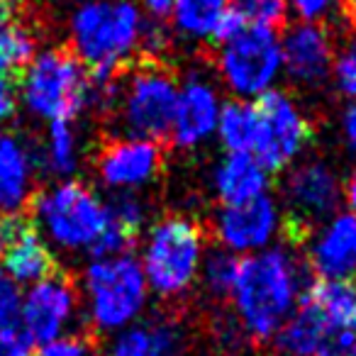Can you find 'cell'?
<instances>
[{
    "label": "cell",
    "mask_w": 356,
    "mask_h": 356,
    "mask_svg": "<svg viewBox=\"0 0 356 356\" xmlns=\"http://www.w3.org/2000/svg\"><path fill=\"white\" fill-rule=\"evenodd\" d=\"M305 286L302 264L286 247H268L239 259L227 298L242 334L254 341H271L298 307Z\"/></svg>",
    "instance_id": "obj_1"
},
{
    "label": "cell",
    "mask_w": 356,
    "mask_h": 356,
    "mask_svg": "<svg viewBox=\"0 0 356 356\" xmlns=\"http://www.w3.org/2000/svg\"><path fill=\"white\" fill-rule=\"evenodd\" d=\"M69 51L95 81H110L142 51L144 15L134 0H79L71 10Z\"/></svg>",
    "instance_id": "obj_2"
},
{
    "label": "cell",
    "mask_w": 356,
    "mask_h": 356,
    "mask_svg": "<svg viewBox=\"0 0 356 356\" xmlns=\"http://www.w3.org/2000/svg\"><path fill=\"white\" fill-rule=\"evenodd\" d=\"M176 95L178 81L171 69L149 59L124 76L95 81V103L113 108L127 137L154 139V142L168 137Z\"/></svg>",
    "instance_id": "obj_3"
},
{
    "label": "cell",
    "mask_w": 356,
    "mask_h": 356,
    "mask_svg": "<svg viewBox=\"0 0 356 356\" xmlns=\"http://www.w3.org/2000/svg\"><path fill=\"white\" fill-rule=\"evenodd\" d=\"M17 100L42 122H74L95 103V81L83 64L61 47L37 51L22 69Z\"/></svg>",
    "instance_id": "obj_4"
},
{
    "label": "cell",
    "mask_w": 356,
    "mask_h": 356,
    "mask_svg": "<svg viewBox=\"0 0 356 356\" xmlns=\"http://www.w3.org/2000/svg\"><path fill=\"white\" fill-rule=\"evenodd\" d=\"M108 222V203L76 178L56 181L32 198V227L61 254H90Z\"/></svg>",
    "instance_id": "obj_5"
},
{
    "label": "cell",
    "mask_w": 356,
    "mask_h": 356,
    "mask_svg": "<svg viewBox=\"0 0 356 356\" xmlns=\"http://www.w3.org/2000/svg\"><path fill=\"white\" fill-rule=\"evenodd\" d=\"M81 298L90 327L100 334H115L142 317L149 302V286L137 259L120 254L86 264Z\"/></svg>",
    "instance_id": "obj_6"
},
{
    "label": "cell",
    "mask_w": 356,
    "mask_h": 356,
    "mask_svg": "<svg viewBox=\"0 0 356 356\" xmlns=\"http://www.w3.org/2000/svg\"><path fill=\"white\" fill-rule=\"evenodd\" d=\"M203 257L205 239L200 225L186 215H166L149 227L139 266L149 291L163 300H176L195 286Z\"/></svg>",
    "instance_id": "obj_7"
},
{
    "label": "cell",
    "mask_w": 356,
    "mask_h": 356,
    "mask_svg": "<svg viewBox=\"0 0 356 356\" xmlns=\"http://www.w3.org/2000/svg\"><path fill=\"white\" fill-rule=\"evenodd\" d=\"M215 69L229 93L237 100L261 98L273 90L283 74L281 40L276 30L242 25L227 40L218 42Z\"/></svg>",
    "instance_id": "obj_8"
},
{
    "label": "cell",
    "mask_w": 356,
    "mask_h": 356,
    "mask_svg": "<svg viewBox=\"0 0 356 356\" xmlns=\"http://www.w3.org/2000/svg\"><path fill=\"white\" fill-rule=\"evenodd\" d=\"M344 200L341 181L330 163L320 159L293 163L283 181V232L291 242L307 239L315 227L339 213Z\"/></svg>",
    "instance_id": "obj_9"
},
{
    "label": "cell",
    "mask_w": 356,
    "mask_h": 356,
    "mask_svg": "<svg viewBox=\"0 0 356 356\" xmlns=\"http://www.w3.org/2000/svg\"><path fill=\"white\" fill-rule=\"evenodd\" d=\"M257 108V139L252 156L268 173L296 163L312 139V122L302 108L283 90H268L254 103Z\"/></svg>",
    "instance_id": "obj_10"
},
{
    "label": "cell",
    "mask_w": 356,
    "mask_h": 356,
    "mask_svg": "<svg viewBox=\"0 0 356 356\" xmlns=\"http://www.w3.org/2000/svg\"><path fill=\"white\" fill-rule=\"evenodd\" d=\"M79 288L61 273H49L20 293V325L32 344H44L71 332L79 320Z\"/></svg>",
    "instance_id": "obj_11"
},
{
    "label": "cell",
    "mask_w": 356,
    "mask_h": 356,
    "mask_svg": "<svg viewBox=\"0 0 356 356\" xmlns=\"http://www.w3.org/2000/svg\"><path fill=\"white\" fill-rule=\"evenodd\" d=\"M278 232H283V213L268 193L239 205H222L215 215L220 247L239 257L268 249Z\"/></svg>",
    "instance_id": "obj_12"
},
{
    "label": "cell",
    "mask_w": 356,
    "mask_h": 356,
    "mask_svg": "<svg viewBox=\"0 0 356 356\" xmlns=\"http://www.w3.org/2000/svg\"><path fill=\"white\" fill-rule=\"evenodd\" d=\"M159 142L142 137L108 139L95 154V176L113 193H137L161 173Z\"/></svg>",
    "instance_id": "obj_13"
},
{
    "label": "cell",
    "mask_w": 356,
    "mask_h": 356,
    "mask_svg": "<svg viewBox=\"0 0 356 356\" xmlns=\"http://www.w3.org/2000/svg\"><path fill=\"white\" fill-rule=\"evenodd\" d=\"M222 100L210 79L200 74H191L186 83L178 88L173 105L171 129L168 139L178 149H195L205 144L218 129Z\"/></svg>",
    "instance_id": "obj_14"
},
{
    "label": "cell",
    "mask_w": 356,
    "mask_h": 356,
    "mask_svg": "<svg viewBox=\"0 0 356 356\" xmlns=\"http://www.w3.org/2000/svg\"><path fill=\"white\" fill-rule=\"evenodd\" d=\"M0 268L15 286H32L54 273V252L20 215H0Z\"/></svg>",
    "instance_id": "obj_15"
},
{
    "label": "cell",
    "mask_w": 356,
    "mask_h": 356,
    "mask_svg": "<svg viewBox=\"0 0 356 356\" xmlns=\"http://www.w3.org/2000/svg\"><path fill=\"white\" fill-rule=\"evenodd\" d=\"M283 74L302 88H317L332 76L334 64V42L325 25H298L288 27L281 40Z\"/></svg>",
    "instance_id": "obj_16"
},
{
    "label": "cell",
    "mask_w": 356,
    "mask_h": 356,
    "mask_svg": "<svg viewBox=\"0 0 356 356\" xmlns=\"http://www.w3.org/2000/svg\"><path fill=\"white\" fill-rule=\"evenodd\" d=\"M307 266L317 278L354 281L356 276V215L334 213L307 237Z\"/></svg>",
    "instance_id": "obj_17"
},
{
    "label": "cell",
    "mask_w": 356,
    "mask_h": 356,
    "mask_svg": "<svg viewBox=\"0 0 356 356\" xmlns=\"http://www.w3.org/2000/svg\"><path fill=\"white\" fill-rule=\"evenodd\" d=\"M271 344L276 356H349L356 337L332 332L315 310L298 302L293 315L271 337Z\"/></svg>",
    "instance_id": "obj_18"
},
{
    "label": "cell",
    "mask_w": 356,
    "mask_h": 356,
    "mask_svg": "<svg viewBox=\"0 0 356 356\" xmlns=\"http://www.w3.org/2000/svg\"><path fill=\"white\" fill-rule=\"evenodd\" d=\"M37 154L15 132H0V215H20L35 198Z\"/></svg>",
    "instance_id": "obj_19"
},
{
    "label": "cell",
    "mask_w": 356,
    "mask_h": 356,
    "mask_svg": "<svg viewBox=\"0 0 356 356\" xmlns=\"http://www.w3.org/2000/svg\"><path fill=\"white\" fill-rule=\"evenodd\" d=\"M213 191L222 205H239L268 193V171L252 154H227L213 171Z\"/></svg>",
    "instance_id": "obj_20"
},
{
    "label": "cell",
    "mask_w": 356,
    "mask_h": 356,
    "mask_svg": "<svg viewBox=\"0 0 356 356\" xmlns=\"http://www.w3.org/2000/svg\"><path fill=\"white\" fill-rule=\"evenodd\" d=\"M300 302L315 310L337 334L356 337V283L315 278L305 286Z\"/></svg>",
    "instance_id": "obj_21"
},
{
    "label": "cell",
    "mask_w": 356,
    "mask_h": 356,
    "mask_svg": "<svg viewBox=\"0 0 356 356\" xmlns=\"http://www.w3.org/2000/svg\"><path fill=\"white\" fill-rule=\"evenodd\" d=\"M37 154V166L49 176L66 181L81 166L83 156V142L74 122H49L47 124L44 139H42Z\"/></svg>",
    "instance_id": "obj_22"
},
{
    "label": "cell",
    "mask_w": 356,
    "mask_h": 356,
    "mask_svg": "<svg viewBox=\"0 0 356 356\" xmlns=\"http://www.w3.org/2000/svg\"><path fill=\"white\" fill-rule=\"evenodd\" d=\"M229 13V0H173L171 22L186 40H215L220 22Z\"/></svg>",
    "instance_id": "obj_23"
},
{
    "label": "cell",
    "mask_w": 356,
    "mask_h": 356,
    "mask_svg": "<svg viewBox=\"0 0 356 356\" xmlns=\"http://www.w3.org/2000/svg\"><path fill=\"white\" fill-rule=\"evenodd\" d=\"M215 134L227 154H252L257 139V108L249 100L222 105Z\"/></svg>",
    "instance_id": "obj_24"
},
{
    "label": "cell",
    "mask_w": 356,
    "mask_h": 356,
    "mask_svg": "<svg viewBox=\"0 0 356 356\" xmlns=\"http://www.w3.org/2000/svg\"><path fill=\"white\" fill-rule=\"evenodd\" d=\"M37 54V35L30 25L0 10V74L8 76L30 64Z\"/></svg>",
    "instance_id": "obj_25"
},
{
    "label": "cell",
    "mask_w": 356,
    "mask_h": 356,
    "mask_svg": "<svg viewBox=\"0 0 356 356\" xmlns=\"http://www.w3.org/2000/svg\"><path fill=\"white\" fill-rule=\"evenodd\" d=\"M237 261L234 254L225 249H213L203 257L198 278L203 281V288L215 298H227L232 291L234 273H237Z\"/></svg>",
    "instance_id": "obj_26"
},
{
    "label": "cell",
    "mask_w": 356,
    "mask_h": 356,
    "mask_svg": "<svg viewBox=\"0 0 356 356\" xmlns=\"http://www.w3.org/2000/svg\"><path fill=\"white\" fill-rule=\"evenodd\" d=\"M229 10L247 25L278 27L288 15L286 0H229Z\"/></svg>",
    "instance_id": "obj_27"
},
{
    "label": "cell",
    "mask_w": 356,
    "mask_h": 356,
    "mask_svg": "<svg viewBox=\"0 0 356 356\" xmlns=\"http://www.w3.org/2000/svg\"><path fill=\"white\" fill-rule=\"evenodd\" d=\"M152 327V351L149 356H188V341L178 322L156 317L149 322Z\"/></svg>",
    "instance_id": "obj_28"
},
{
    "label": "cell",
    "mask_w": 356,
    "mask_h": 356,
    "mask_svg": "<svg viewBox=\"0 0 356 356\" xmlns=\"http://www.w3.org/2000/svg\"><path fill=\"white\" fill-rule=\"evenodd\" d=\"M152 351V327L149 322H134L115 332L108 344V356H149Z\"/></svg>",
    "instance_id": "obj_29"
},
{
    "label": "cell",
    "mask_w": 356,
    "mask_h": 356,
    "mask_svg": "<svg viewBox=\"0 0 356 356\" xmlns=\"http://www.w3.org/2000/svg\"><path fill=\"white\" fill-rule=\"evenodd\" d=\"M108 208H110V220L118 222L122 229H127L129 234H134V237L147 225V205L134 193H118L113 203H108Z\"/></svg>",
    "instance_id": "obj_30"
},
{
    "label": "cell",
    "mask_w": 356,
    "mask_h": 356,
    "mask_svg": "<svg viewBox=\"0 0 356 356\" xmlns=\"http://www.w3.org/2000/svg\"><path fill=\"white\" fill-rule=\"evenodd\" d=\"M288 10L305 25H325L339 15L344 0H286Z\"/></svg>",
    "instance_id": "obj_31"
},
{
    "label": "cell",
    "mask_w": 356,
    "mask_h": 356,
    "mask_svg": "<svg viewBox=\"0 0 356 356\" xmlns=\"http://www.w3.org/2000/svg\"><path fill=\"white\" fill-rule=\"evenodd\" d=\"M35 356H95L93 341L79 332H66L61 337L40 344Z\"/></svg>",
    "instance_id": "obj_32"
},
{
    "label": "cell",
    "mask_w": 356,
    "mask_h": 356,
    "mask_svg": "<svg viewBox=\"0 0 356 356\" xmlns=\"http://www.w3.org/2000/svg\"><path fill=\"white\" fill-rule=\"evenodd\" d=\"M332 79L341 95L349 103H356V47H349L334 56L332 64Z\"/></svg>",
    "instance_id": "obj_33"
},
{
    "label": "cell",
    "mask_w": 356,
    "mask_h": 356,
    "mask_svg": "<svg viewBox=\"0 0 356 356\" xmlns=\"http://www.w3.org/2000/svg\"><path fill=\"white\" fill-rule=\"evenodd\" d=\"M13 325H20V286L0 268V330Z\"/></svg>",
    "instance_id": "obj_34"
},
{
    "label": "cell",
    "mask_w": 356,
    "mask_h": 356,
    "mask_svg": "<svg viewBox=\"0 0 356 356\" xmlns=\"http://www.w3.org/2000/svg\"><path fill=\"white\" fill-rule=\"evenodd\" d=\"M0 356H35V344L25 334L22 325L0 330Z\"/></svg>",
    "instance_id": "obj_35"
},
{
    "label": "cell",
    "mask_w": 356,
    "mask_h": 356,
    "mask_svg": "<svg viewBox=\"0 0 356 356\" xmlns=\"http://www.w3.org/2000/svg\"><path fill=\"white\" fill-rule=\"evenodd\" d=\"M17 108H20L17 86L10 81V76L0 74V132H6V127L17 115Z\"/></svg>",
    "instance_id": "obj_36"
},
{
    "label": "cell",
    "mask_w": 356,
    "mask_h": 356,
    "mask_svg": "<svg viewBox=\"0 0 356 356\" xmlns=\"http://www.w3.org/2000/svg\"><path fill=\"white\" fill-rule=\"evenodd\" d=\"M339 139L346 152L356 156V103H349L339 113Z\"/></svg>",
    "instance_id": "obj_37"
},
{
    "label": "cell",
    "mask_w": 356,
    "mask_h": 356,
    "mask_svg": "<svg viewBox=\"0 0 356 356\" xmlns=\"http://www.w3.org/2000/svg\"><path fill=\"white\" fill-rule=\"evenodd\" d=\"M137 6H139V10H142L144 20L159 22V25H166V22L171 20L173 0H139Z\"/></svg>",
    "instance_id": "obj_38"
},
{
    "label": "cell",
    "mask_w": 356,
    "mask_h": 356,
    "mask_svg": "<svg viewBox=\"0 0 356 356\" xmlns=\"http://www.w3.org/2000/svg\"><path fill=\"white\" fill-rule=\"evenodd\" d=\"M341 191H344V200H346V205H349V213L356 215V166L351 168L349 178L344 181Z\"/></svg>",
    "instance_id": "obj_39"
},
{
    "label": "cell",
    "mask_w": 356,
    "mask_h": 356,
    "mask_svg": "<svg viewBox=\"0 0 356 356\" xmlns=\"http://www.w3.org/2000/svg\"><path fill=\"white\" fill-rule=\"evenodd\" d=\"M32 0H0V8L3 10H22L25 6H30Z\"/></svg>",
    "instance_id": "obj_40"
},
{
    "label": "cell",
    "mask_w": 356,
    "mask_h": 356,
    "mask_svg": "<svg viewBox=\"0 0 356 356\" xmlns=\"http://www.w3.org/2000/svg\"><path fill=\"white\" fill-rule=\"evenodd\" d=\"M229 356H252V354H242V351H234V354H229Z\"/></svg>",
    "instance_id": "obj_41"
},
{
    "label": "cell",
    "mask_w": 356,
    "mask_h": 356,
    "mask_svg": "<svg viewBox=\"0 0 356 356\" xmlns=\"http://www.w3.org/2000/svg\"><path fill=\"white\" fill-rule=\"evenodd\" d=\"M344 3H351V6H354V8H356V0H344Z\"/></svg>",
    "instance_id": "obj_42"
},
{
    "label": "cell",
    "mask_w": 356,
    "mask_h": 356,
    "mask_svg": "<svg viewBox=\"0 0 356 356\" xmlns=\"http://www.w3.org/2000/svg\"><path fill=\"white\" fill-rule=\"evenodd\" d=\"M354 35H356V15H354Z\"/></svg>",
    "instance_id": "obj_43"
},
{
    "label": "cell",
    "mask_w": 356,
    "mask_h": 356,
    "mask_svg": "<svg viewBox=\"0 0 356 356\" xmlns=\"http://www.w3.org/2000/svg\"><path fill=\"white\" fill-rule=\"evenodd\" d=\"M64 3H74V0H64Z\"/></svg>",
    "instance_id": "obj_44"
}]
</instances>
